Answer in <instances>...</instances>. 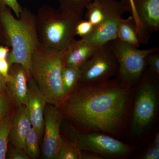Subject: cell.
Wrapping results in <instances>:
<instances>
[{
	"label": "cell",
	"instance_id": "d6986e66",
	"mask_svg": "<svg viewBox=\"0 0 159 159\" xmlns=\"http://www.w3.org/2000/svg\"><path fill=\"white\" fill-rule=\"evenodd\" d=\"M86 20L89 21L94 27L102 22L103 17L102 0H94L86 7Z\"/></svg>",
	"mask_w": 159,
	"mask_h": 159
},
{
	"label": "cell",
	"instance_id": "484cf974",
	"mask_svg": "<svg viewBox=\"0 0 159 159\" xmlns=\"http://www.w3.org/2000/svg\"><path fill=\"white\" fill-rule=\"evenodd\" d=\"M10 107L8 97L0 91V121L8 114Z\"/></svg>",
	"mask_w": 159,
	"mask_h": 159
},
{
	"label": "cell",
	"instance_id": "83f0119b",
	"mask_svg": "<svg viewBox=\"0 0 159 159\" xmlns=\"http://www.w3.org/2000/svg\"><path fill=\"white\" fill-rule=\"evenodd\" d=\"M140 158L143 159H159V148L151 145L142 154Z\"/></svg>",
	"mask_w": 159,
	"mask_h": 159
},
{
	"label": "cell",
	"instance_id": "4dcf8cb0",
	"mask_svg": "<svg viewBox=\"0 0 159 159\" xmlns=\"http://www.w3.org/2000/svg\"><path fill=\"white\" fill-rule=\"evenodd\" d=\"M102 157L93 152L89 151H81V159H102Z\"/></svg>",
	"mask_w": 159,
	"mask_h": 159
},
{
	"label": "cell",
	"instance_id": "30bf717a",
	"mask_svg": "<svg viewBox=\"0 0 159 159\" xmlns=\"http://www.w3.org/2000/svg\"><path fill=\"white\" fill-rule=\"evenodd\" d=\"M49 104V103H48ZM63 119L57 107L49 104L44 113V134L42 153L46 159H56L62 143L60 133L61 125Z\"/></svg>",
	"mask_w": 159,
	"mask_h": 159
},
{
	"label": "cell",
	"instance_id": "6da1fadb",
	"mask_svg": "<svg viewBox=\"0 0 159 159\" xmlns=\"http://www.w3.org/2000/svg\"><path fill=\"white\" fill-rule=\"evenodd\" d=\"M133 89L118 77L79 84L60 106V111L85 132L119 135L128 123Z\"/></svg>",
	"mask_w": 159,
	"mask_h": 159
},
{
	"label": "cell",
	"instance_id": "277c9868",
	"mask_svg": "<svg viewBox=\"0 0 159 159\" xmlns=\"http://www.w3.org/2000/svg\"><path fill=\"white\" fill-rule=\"evenodd\" d=\"M63 52L43 48L40 46L31 58V76L37 84L47 103L59 107L66 98L61 72Z\"/></svg>",
	"mask_w": 159,
	"mask_h": 159
},
{
	"label": "cell",
	"instance_id": "7402d4cb",
	"mask_svg": "<svg viewBox=\"0 0 159 159\" xmlns=\"http://www.w3.org/2000/svg\"><path fill=\"white\" fill-rule=\"evenodd\" d=\"M61 146L56 159H81V151L76 147L74 142L62 137Z\"/></svg>",
	"mask_w": 159,
	"mask_h": 159
},
{
	"label": "cell",
	"instance_id": "4316f807",
	"mask_svg": "<svg viewBox=\"0 0 159 159\" xmlns=\"http://www.w3.org/2000/svg\"><path fill=\"white\" fill-rule=\"evenodd\" d=\"M9 158L11 159H30V157L26 153L24 149L13 146L10 148L9 152Z\"/></svg>",
	"mask_w": 159,
	"mask_h": 159
},
{
	"label": "cell",
	"instance_id": "3957f363",
	"mask_svg": "<svg viewBox=\"0 0 159 159\" xmlns=\"http://www.w3.org/2000/svg\"><path fill=\"white\" fill-rule=\"evenodd\" d=\"M82 15L42 6L35 16V25L41 48L63 52L74 39L77 24Z\"/></svg>",
	"mask_w": 159,
	"mask_h": 159
},
{
	"label": "cell",
	"instance_id": "603a6c76",
	"mask_svg": "<svg viewBox=\"0 0 159 159\" xmlns=\"http://www.w3.org/2000/svg\"><path fill=\"white\" fill-rule=\"evenodd\" d=\"M94 26L89 21L82 19L77 24L75 29V34L79 35L81 38L86 37L93 31Z\"/></svg>",
	"mask_w": 159,
	"mask_h": 159
},
{
	"label": "cell",
	"instance_id": "f546056e",
	"mask_svg": "<svg viewBox=\"0 0 159 159\" xmlns=\"http://www.w3.org/2000/svg\"><path fill=\"white\" fill-rule=\"evenodd\" d=\"M126 2L127 3V6H128V12H130L131 14V16L134 20L137 26L138 27H140L141 26V24L139 20L135 8L134 0H126Z\"/></svg>",
	"mask_w": 159,
	"mask_h": 159
},
{
	"label": "cell",
	"instance_id": "ffe728a7",
	"mask_svg": "<svg viewBox=\"0 0 159 159\" xmlns=\"http://www.w3.org/2000/svg\"><path fill=\"white\" fill-rule=\"evenodd\" d=\"M39 140L37 131L31 127L25 138L24 148L25 152L31 159H36L38 157Z\"/></svg>",
	"mask_w": 159,
	"mask_h": 159
},
{
	"label": "cell",
	"instance_id": "9c48e42d",
	"mask_svg": "<svg viewBox=\"0 0 159 159\" xmlns=\"http://www.w3.org/2000/svg\"><path fill=\"white\" fill-rule=\"evenodd\" d=\"M103 17L98 25L95 26L87 36L83 38L91 44L101 47L117 39V32L123 15L128 12L124 0H102Z\"/></svg>",
	"mask_w": 159,
	"mask_h": 159
},
{
	"label": "cell",
	"instance_id": "44dd1931",
	"mask_svg": "<svg viewBox=\"0 0 159 159\" xmlns=\"http://www.w3.org/2000/svg\"><path fill=\"white\" fill-rule=\"evenodd\" d=\"M94 0H58L59 10L83 16V11Z\"/></svg>",
	"mask_w": 159,
	"mask_h": 159
},
{
	"label": "cell",
	"instance_id": "ba28073f",
	"mask_svg": "<svg viewBox=\"0 0 159 159\" xmlns=\"http://www.w3.org/2000/svg\"><path fill=\"white\" fill-rule=\"evenodd\" d=\"M79 84L100 82L117 76L119 65L107 44L97 48L80 68Z\"/></svg>",
	"mask_w": 159,
	"mask_h": 159
},
{
	"label": "cell",
	"instance_id": "5b68a950",
	"mask_svg": "<svg viewBox=\"0 0 159 159\" xmlns=\"http://www.w3.org/2000/svg\"><path fill=\"white\" fill-rule=\"evenodd\" d=\"M157 77L150 71L143 74L134 97L131 129L138 136L150 127L156 116L159 104Z\"/></svg>",
	"mask_w": 159,
	"mask_h": 159
},
{
	"label": "cell",
	"instance_id": "cb8c5ba5",
	"mask_svg": "<svg viewBox=\"0 0 159 159\" xmlns=\"http://www.w3.org/2000/svg\"><path fill=\"white\" fill-rule=\"evenodd\" d=\"M145 61L149 66L150 72L159 76V54L157 51L151 52L147 54Z\"/></svg>",
	"mask_w": 159,
	"mask_h": 159
},
{
	"label": "cell",
	"instance_id": "e0dca14e",
	"mask_svg": "<svg viewBox=\"0 0 159 159\" xmlns=\"http://www.w3.org/2000/svg\"><path fill=\"white\" fill-rule=\"evenodd\" d=\"M80 68L64 66L61 72L63 89L66 98L76 89L80 82Z\"/></svg>",
	"mask_w": 159,
	"mask_h": 159
},
{
	"label": "cell",
	"instance_id": "8fae6325",
	"mask_svg": "<svg viewBox=\"0 0 159 159\" xmlns=\"http://www.w3.org/2000/svg\"><path fill=\"white\" fill-rule=\"evenodd\" d=\"M29 80L26 106L31 126L37 131L40 140L44 129V113L47 102L34 78L31 76Z\"/></svg>",
	"mask_w": 159,
	"mask_h": 159
},
{
	"label": "cell",
	"instance_id": "8992f818",
	"mask_svg": "<svg viewBox=\"0 0 159 159\" xmlns=\"http://www.w3.org/2000/svg\"><path fill=\"white\" fill-rule=\"evenodd\" d=\"M107 44L119 65L117 77L132 85L140 81L144 74L147 54L159 51L158 48L139 50L117 38Z\"/></svg>",
	"mask_w": 159,
	"mask_h": 159
},
{
	"label": "cell",
	"instance_id": "1f68e13d",
	"mask_svg": "<svg viewBox=\"0 0 159 159\" xmlns=\"http://www.w3.org/2000/svg\"><path fill=\"white\" fill-rule=\"evenodd\" d=\"M9 50L7 47L0 46V60L6 59Z\"/></svg>",
	"mask_w": 159,
	"mask_h": 159
},
{
	"label": "cell",
	"instance_id": "f1b7e54d",
	"mask_svg": "<svg viewBox=\"0 0 159 159\" xmlns=\"http://www.w3.org/2000/svg\"><path fill=\"white\" fill-rule=\"evenodd\" d=\"M9 63L6 59L0 60V75L2 76L7 82L10 80L11 76L9 74Z\"/></svg>",
	"mask_w": 159,
	"mask_h": 159
},
{
	"label": "cell",
	"instance_id": "836d02e7",
	"mask_svg": "<svg viewBox=\"0 0 159 159\" xmlns=\"http://www.w3.org/2000/svg\"><path fill=\"white\" fill-rule=\"evenodd\" d=\"M152 145L155 146V147H157V148H159V132L157 133L154 139H153L152 144Z\"/></svg>",
	"mask_w": 159,
	"mask_h": 159
},
{
	"label": "cell",
	"instance_id": "ac0fdd59",
	"mask_svg": "<svg viewBox=\"0 0 159 159\" xmlns=\"http://www.w3.org/2000/svg\"><path fill=\"white\" fill-rule=\"evenodd\" d=\"M12 118L7 115L0 121V159L6 158Z\"/></svg>",
	"mask_w": 159,
	"mask_h": 159
},
{
	"label": "cell",
	"instance_id": "7a4b0ae2",
	"mask_svg": "<svg viewBox=\"0 0 159 159\" xmlns=\"http://www.w3.org/2000/svg\"><path fill=\"white\" fill-rule=\"evenodd\" d=\"M11 10L6 6L0 7V26L5 41L11 48L7 61L9 66L14 64L22 66L29 79L31 76L32 55L40 47L35 16L24 8L20 17L16 18Z\"/></svg>",
	"mask_w": 159,
	"mask_h": 159
},
{
	"label": "cell",
	"instance_id": "7c38bea8",
	"mask_svg": "<svg viewBox=\"0 0 159 159\" xmlns=\"http://www.w3.org/2000/svg\"><path fill=\"white\" fill-rule=\"evenodd\" d=\"M142 27L148 34L159 30V0H134Z\"/></svg>",
	"mask_w": 159,
	"mask_h": 159
},
{
	"label": "cell",
	"instance_id": "52a82bcc",
	"mask_svg": "<svg viewBox=\"0 0 159 159\" xmlns=\"http://www.w3.org/2000/svg\"><path fill=\"white\" fill-rule=\"evenodd\" d=\"M70 138L79 150L93 152L104 159L123 157L133 151L130 145L104 133L72 129Z\"/></svg>",
	"mask_w": 159,
	"mask_h": 159
},
{
	"label": "cell",
	"instance_id": "4fadbf2b",
	"mask_svg": "<svg viewBox=\"0 0 159 159\" xmlns=\"http://www.w3.org/2000/svg\"><path fill=\"white\" fill-rule=\"evenodd\" d=\"M98 48L82 38L74 39L64 51V66L80 68Z\"/></svg>",
	"mask_w": 159,
	"mask_h": 159
},
{
	"label": "cell",
	"instance_id": "2e32d148",
	"mask_svg": "<svg viewBox=\"0 0 159 159\" xmlns=\"http://www.w3.org/2000/svg\"><path fill=\"white\" fill-rule=\"evenodd\" d=\"M117 38L138 48L141 45L138 28L131 16L126 19L122 18L120 21Z\"/></svg>",
	"mask_w": 159,
	"mask_h": 159
},
{
	"label": "cell",
	"instance_id": "d4e9b609",
	"mask_svg": "<svg viewBox=\"0 0 159 159\" xmlns=\"http://www.w3.org/2000/svg\"><path fill=\"white\" fill-rule=\"evenodd\" d=\"M6 6L14 11L17 18L20 17V13L22 10L17 0H0V7Z\"/></svg>",
	"mask_w": 159,
	"mask_h": 159
},
{
	"label": "cell",
	"instance_id": "d6a6232c",
	"mask_svg": "<svg viewBox=\"0 0 159 159\" xmlns=\"http://www.w3.org/2000/svg\"><path fill=\"white\" fill-rule=\"evenodd\" d=\"M7 89V84L4 78L0 75V91L5 90Z\"/></svg>",
	"mask_w": 159,
	"mask_h": 159
},
{
	"label": "cell",
	"instance_id": "5bb4252c",
	"mask_svg": "<svg viewBox=\"0 0 159 159\" xmlns=\"http://www.w3.org/2000/svg\"><path fill=\"white\" fill-rule=\"evenodd\" d=\"M31 128V122L26 106H20L12 118L9 132V140L13 146L24 149L25 138Z\"/></svg>",
	"mask_w": 159,
	"mask_h": 159
},
{
	"label": "cell",
	"instance_id": "9a60e30c",
	"mask_svg": "<svg viewBox=\"0 0 159 159\" xmlns=\"http://www.w3.org/2000/svg\"><path fill=\"white\" fill-rule=\"evenodd\" d=\"M7 82L11 97L19 105H26L28 100V75L25 68L17 64Z\"/></svg>",
	"mask_w": 159,
	"mask_h": 159
}]
</instances>
